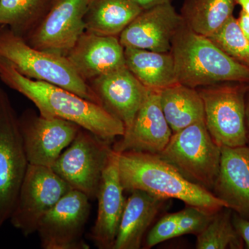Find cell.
Returning a JSON list of instances; mask_svg holds the SVG:
<instances>
[{
  "label": "cell",
  "instance_id": "6da1fadb",
  "mask_svg": "<svg viewBox=\"0 0 249 249\" xmlns=\"http://www.w3.org/2000/svg\"><path fill=\"white\" fill-rule=\"evenodd\" d=\"M0 80L32 101L41 116L70 121L109 142L124 134V124L101 105L57 85L23 76L1 56Z\"/></svg>",
  "mask_w": 249,
  "mask_h": 249
},
{
  "label": "cell",
  "instance_id": "7a4b0ae2",
  "mask_svg": "<svg viewBox=\"0 0 249 249\" xmlns=\"http://www.w3.org/2000/svg\"><path fill=\"white\" fill-rule=\"evenodd\" d=\"M118 155L124 191L139 190L166 200L178 199L211 214L227 207L212 192L188 180L159 155L129 151Z\"/></svg>",
  "mask_w": 249,
  "mask_h": 249
},
{
  "label": "cell",
  "instance_id": "3957f363",
  "mask_svg": "<svg viewBox=\"0 0 249 249\" xmlns=\"http://www.w3.org/2000/svg\"><path fill=\"white\" fill-rule=\"evenodd\" d=\"M178 83L198 89L223 83L249 84V67L219 48L184 23L177 31L171 50Z\"/></svg>",
  "mask_w": 249,
  "mask_h": 249
},
{
  "label": "cell",
  "instance_id": "277c9868",
  "mask_svg": "<svg viewBox=\"0 0 249 249\" xmlns=\"http://www.w3.org/2000/svg\"><path fill=\"white\" fill-rule=\"evenodd\" d=\"M0 56L23 76L57 85L102 106L90 85L77 73L66 57L34 48L7 26L0 27Z\"/></svg>",
  "mask_w": 249,
  "mask_h": 249
},
{
  "label": "cell",
  "instance_id": "5b68a950",
  "mask_svg": "<svg viewBox=\"0 0 249 249\" xmlns=\"http://www.w3.org/2000/svg\"><path fill=\"white\" fill-rule=\"evenodd\" d=\"M159 155L190 181L212 191L219 172L221 147L211 137L205 121L173 133Z\"/></svg>",
  "mask_w": 249,
  "mask_h": 249
},
{
  "label": "cell",
  "instance_id": "8992f818",
  "mask_svg": "<svg viewBox=\"0 0 249 249\" xmlns=\"http://www.w3.org/2000/svg\"><path fill=\"white\" fill-rule=\"evenodd\" d=\"M204 107L205 124L219 146L248 145L246 99L249 83H223L198 88Z\"/></svg>",
  "mask_w": 249,
  "mask_h": 249
},
{
  "label": "cell",
  "instance_id": "52a82bcc",
  "mask_svg": "<svg viewBox=\"0 0 249 249\" xmlns=\"http://www.w3.org/2000/svg\"><path fill=\"white\" fill-rule=\"evenodd\" d=\"M29 165L19 117L0 88V229L11 218Z\"/></svg>",
  "mask_w": 249,
  "mask_h": 249
},
{
  "label": "cell",
  "instance_id": "ba28073f",
  "mask_svg": "<svg viewBox=\"0 0 249 249\" xmlns=\"http://www.w3.org/2000/svg\"><path fill=\"white\" fill-rule=\"evenodd\" d=\"M112 151L111 142L81 127L52 168L72 189L95 199Z\"/></svg>",
  "mask_w": 249,
  "mask_h": 249
},
{
  "label": "cell",
  "instance_id": "9c48e42d",
  "mask_svg": "<svg viewBox=\"0 0 249 249\" xmlns=\"http://www.w3.org/2000/svg\"><path fill=\"white\" fill-rule=\"evenodd\" d=\"M72 188L50 167L29 164L10 221L26 237Z\"/></svg>",
  "mask_w": 249,
  "mask_h": 249
},
{
  "label": "cell",
  "instance_id": "30bf717a",
  "mask_svg": "<svg viewBox=\"0 0 249 249\" xmlns=\"http://www.w3.org/2000/svg\"><path fill=\"white\" fill-rule=\"evenodd\" d=\"M88 196L71 189L39 223L37 232L44 249H89L83 240L91 204Z\"/></svg>",
  "mask_w": 249,
  "mask_h": 249
},
{
  "label": "cell",
  "instance_id": "8fae6325",
  "mask_svg": "<svg viewBox=\"0 0 249 249\" xmlns=\"http://www.w3.org/2000/svg\"><path fill=\"white\" fill-rule=\"evenodd\" d=\"M91 0H53L48 13L27 42L34 48L66 57L86 31L85 18Z\"/></svg>",
  "mask_w": 249,
  "mask_h": 249
},
{
  "label": "cell",
  "instance_id": "7c38bea8",
  "mask_svg": "<svg viewBox=\"0 0 249 249\" xmlns=\"http://www.w3.org/2000/svg\"><path fill=\"white\" fill-rule=\"evenodd\" d=\"M19 126L29 164L50 168L81 128L69 121L37 115L29 109L19 116Z\"/></svg>",
  "mask_w": 249,
  "mask_h": 249
},
{
  "label": "cell",
  "instance_id": "4fadbf2b",
  "mask_svg": "<svg viewBox=\"0 0 249 249\" xmlns=\"http://www.w3.org/2000/svg\"><path fill=\"white\" fill-rule=\"evenodd\" d=\"M172 135L160 106V91L150 90L130 127L113 144L112 149L117 153L133 151L160 155Z\"/></svg>",
  "mask_w": 249,
  "mask_h": 249
},
{
  "label": "cell",
  "instance_id": "5bb4252c",
  "mask_svg": "<svg viewBox=\"0 0 249 249\" xmlns=\"http://www.w3.org/2000/svg\"><path fill=\"white\" fill-rule=\"evenodd\" d=\"M182 18L172 4L142 10L119 35L121 45L153 52H170Z\"/></svg>",
  "mask_w": 249,
  "mask_h": 249
},
{
  "label": "cell",
  "instance_id": "9a60e30c",
  "mask_svg": "<svg viewBox=\"0 0 249 249\" xmlns=\"http://www.w3.org/2000/svg\"><path fill=\"white\" fill-rule=\"evenodd\" d=\"M90 83L103 107L120 120L125 129L130 127L150 92L126 65Z\"/></svg>",
  "mask_w": 249,
  "mask_h": 249
},
{
  "label": "cell",
  "instance_id": "2e32d148",
  "mask_svg": "<svg viewBox=\"0 0 249 249\" xmlns=\"http://www.w3.org/2000/svg\"><path fill=\"white\" fill-rule=\"evenodd\" d=\"M119 170V155L112 151L103 171L96 199L98 212L89 237L99 249H112L125 205Z\"/></svg>",
  "mask_w": 249,
  "mask_h": 249
},
{
  "label": "cell",
  "instance_id": "e0dca14e",
  "mask_svg": "<svg viewBox=\"0 0 249 249\" xmlns=\"http://www.w3.org/2000/svg\"><path fill=\"white\" fill-rule=\"evenodd\" d=\"M66 58L87 83L126 65L124 48L118 36L88 31L80 36Z\"/></svg>",
  "mask_w": 249,
  "mask_h": 249
},
{
  "label": "cell",
  "instance_id": "ac0fdd59",
  "mask_svg": "<svg viewBox=\"0 0 249 249\" xmlns=\"http://www.w3.org/2000/svg\"><path fill=\"white\" fill-rule=\"evenodd\" d=\"M211 192L232 212L249 220V145L221 147L219 172Z\"/></svg>",
  "mask_w": 249,
  "mask_h": 249
},
{
  "label": "cell",
  "instance_id": "d6986e66",
  "mask_svg": "<svg viewBox=\"0 0 249 249\" xmlns=\"http://www.w3.org/2000/svg\"><path fill=\"white\" fill-rule=\"evenodd\" d=\"M166 199L136 190L126 199L112 249H139Z\"/></svg>",
  "mask_w": 249,
  "mask_h": 249
},
{
  "label": "cell",
  "instance_id": "ffe728a7",
  "mask_svg": "<svg viewBox=\"0 0 249 249\" xmlns=\"http://www.w3.org/2000/svg\"><path fill=\"white\" fill-rule=\"evenodd\" d=\"M125 65L147 89L161 91L178 83L171 52H153L125 47Z\"/></svg>",
  "mask_w": 249,
  "mask_h": 249
},
{
  "label": "cell",
  "instance_id": "44dd1931",
  "mask_svg": "<svg viewBox=\"0 0 249 249\" xmlns=\"http://www.w3.org/2000/svg\"><path fill=\"white\" fill-rule=\"evenodd\" d=\"M160 93L162 111L173 134L205 121L204 103L197 89L178 83Z\"/></svg>",
  "mask_w": 249,
  "mask_h": 249
},
{
  "label": "cell",
  "instance_id": "7402d4cb",
  "mask_svg": "<svg viewBox=\"0 0 249 249\" xmlns=\"http://www.w3.org/2000/svg\"><path fill=\"white\" fill-rule=\"evenodd\" d=\"M142 11L132 0H91L85 28L99 35L119 36Z\"/></svg>",
  "mask_w": 249,
  "mask_h": 249
},
{
  "label": "cell",
  "instance_id": "603a6c76",
  "mask_svg": "<svg viewBox=\"0 0 249 249\" xmlns=\"http://www.w3.org/2000/svg\"><path fill=\"white\" fill-rule=\"evenodd\" d=\"M237 5V0H184L180 16L192 31L209 37L234 16Z\"/></svg>",
  "mask_w": 249,
  "mask_h": 249
},
{
  "label": "cell",
  "instance_id": "cb8c5ba5",
  "mask_svg": "<svg viewBox=\"0 0 249 249\" xmlns=\"http://www.w3.org/2000/svg\"><path fill=\"white\" fill-rule=\"evenodd\" d=\"M197 249H242L245 244L232 224V211L223 208L196 235Z\"/></svg>",
  "mask_w": 249,
  "mask_h": 249
},
{
  "label": "cell",
  "instance_id": "d4e9b609",
  "mask_svg": "<svg viewBox=\"0 0 249 249\" xmlns=\"http://www.w3.org/2000/svg\"><path fill=\"white\" fill-rule=\"evenodd\" d=\"M50 0H0V25L22 34L32 25ZM23 37V36H22Z\"/></svg>",
  "mask_w": 249,
  "mask_h": 249
},
{
  "label": "cell",
  "instance_id": "484cf974",
  "mask_svg": "<svg viewBox=\"0 0 249 249\" xmlns=\"http://www.w3.org/2000/svg\"><path fill=\"white\" fill-rule=\"evenodd\" d=\"M209 38L228 55L249 67V40L242 32L235 16H232Z\"/></svg>",
  "mask_w": 249,
  "mask_h": 249
},
{
  "label": "cell",
  "instance_id": "4316f807",
  "mask_svg": "<svg viewBox=\"0 0 249 249\" xmlns=\"http://www.w3.org/2000/svg\"><path fill=\"white\" fill-rule=\"evenodd\" d=\"M178 237L188 234L197 235L207 227L214 214L190 206L178 211Z\"/></svg>",
  "mask_w": 249,
  "mask_h": 249
},
{
  "label": "cell",
  "instance_id": "83f0119b",
  "mask_svg": "<svg viewBox=\"0 0 249 249\" xmlns=\"http://www.w3.org/2000/svg\"><path fill=\"white\" fill-rule=\"evenodd\" d=\"M178 212L165 214L147 233L145 247L152 248L165 241L178 237Z\"/></svg>",
  "mask_w": 249,
  "mask_h": 249
},
{
  "label": "cell",
  "instance_id": "f1b7e54d",
  "mask_svg": "<svg viewBox=\"0 0 249 249\" xmlns=\"http://www.w3.org/2000/svg\"><path fill=\"white\" fill-rule=\"evenodd\" d=\"M232 224L237 233L240 236L245 244V248L249 249V220L240 217L239 214L232 212Z\"/></svg>",
  "mask_w": 249,
  "mask_h": 249
},
{
  "label": "cell",
  "instance_id": "f546056e",
  "mask_svg": "<svg viewBox=\"0 0 249 249\" xmlns=\"http://www.w3.org/2000/svg\"><path fill=\"white\" fill-rule=\"evenodd\" d=\"M142 10L150 9L154 6L165 4H172L174 0H132Z\"/></svg>",
  "mask_w": 249,
  "mask_h": 249
},
{
  "label": "cell",
  "instance_id": "4dcf8cb0",
  "mask_svg": "<svg viewBox=\"0 0 249 249\" xmlns=\"http://www.w3.org/2000/svg\"><path fill=\"white\" fill-rule=\"evenodd\" d=\"M237 19L242 32L249 40V15L241 10Z\"/></svg>",
  "mask_w": 249,
  "mask_h": 249
},
{
  "label": "cell",
  "instance_id": "1f68e13d",
  "mask_svg": "<svg viewBox=\"0 0 249 249\" xmlns=\"http://www.w3.org/2000/svg\"><path fill=\"white\" fill-rule=\"evenodd\" d=\"M246 125H247V137L249 145V90L246 99Z\"/></svg>",
  "mask_w": 249,
  "mask_h": 249
},
{
  "label": "cell",
  "instance_id": "d6a6232c",
  "mask_svg": "<svg viewBox=\"0 0 249 249\" xmlns=\"http://www.w3.org/2000/svg\"><path fill=\"white\" fill-rule=\"evenodd\" d=\"M237 4L241 7V10L249 15V0H237Z\"/></svg>",
  "mask_w": 249,
  "mask_h": 249
}]
</instances>
